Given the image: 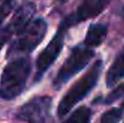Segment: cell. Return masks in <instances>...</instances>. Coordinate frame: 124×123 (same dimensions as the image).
Masks as SVG:
<instances>
[{
	"label": "cell",
	"mask_w": 124,
	"mask_h": 123,
	"mask_svg": "<svg viewBox=\"0 0 124 123\" xmlns=\"http://www.w3.org/2000/svg\"><path fill=\"white\" fill-rule=\"evenodd\" d=\"M30 70L31 65L28 57L18 56L8 62L4 68L0 80V98L12 100L18 97L25 88Z\"/></svg>",
	"instance_id": "obj_1"
},
{
	"label": "cell",
	"mask_w": 124,
	"mask_h": 123,
	"mask_svg": "<svg viewBox=\"0 0 124 123\" xmlns=\"http://www.w3.org/2000/svg\"><path fill=\"white\" fill-rule=\"evenodd\" d=\"M101 70H102V60L98 59L92 65V68L66 92V94L59 101L57 110V114L60 118L65 117L77 103H80L89 94V92H92V89L95 87L100 77Z\"/></svg>",
	"instance_id": "obj_2"
},
{
	"label": "cell",
	"mask_w": 124,
	"mask_h": 123,
	"mask_svg": "<svg viewBox=\"0 0 124 123\" xmlns=\"http://www.w3.org/2000/svg\"><path fill=\"white\" fill-rule=\"evenodd\" d=\"M47 33V23L43 18L31 19L18 34H16L15 40L12 41L7 57L12 56H27L33 52L43 40Z\"/></svg>",
	"instance_id": "obj_3"
},
{
	"label": "cell",
	"mask_w": 124,
	"mask_h": 123,
	"mask_svg": "<svg viewBox=\"0 0 124 123\" xmlns=\"http://www.w3.org/2000/svg\"><path fill=\"white\" fill-rule=\"evenodd\" d=\"M94 51L92 47L83 45H77L75 46L68 59L64 62L59 71L57 73L54 80H53V88L54 89H60L62 86H64L71 77H74L77 73H80L83 68L90 62V59L94 57Z\"/></svg>",
	"instance_id": "obj_4"
},
{
	"label": "cell",
	"mask_w": 124,
	"mask_h": 123,
	"mask_svg": "<svg viewBox=\"0 0 124 123\" xmlns=\"http://www.w3.org/2000/svg\"><path fill=\"white\" fill-rule=\"evenodd\" d=\"M68 28L63 27L59 24V29L53 36V39L49 41V43L45 47V49L39 54L36 59V73H35V79L34 82L40 81L43 74L49 69V66L55 62L58 58L59 53L63 49L64 46V40H65V34H66Z\"/></svg>",
	"instance_id": "obj_5"
},
{
	"label": "cell",
	"mask_w": 124,
	"mask_h": 123,
	"mask_svg": "<svg viewBox=\"0 0 124 123\" xmlns=\"http://www.w3.org/2000/svg\"><path fill=\"white\" fill-rule=\"evenodd\" d=\"M52 98L48 95H39L27 101L16 112V120L22 122L40 123L45 122L49 115Z\"/></svg>",
	"instance_id": "obj_6"
},
{
	"label": "cell",
	"mask_w": 124,
	"mask_h": 123,
	"mask_svg": "<svg viewBox=\"0 0 124 123\" xmlns=\"http://www.w3.org/2000/svg\"><path fill=\"white\" fill-rule=\"evenodd\" d=\"M110 1L111 0H83L78 5V7L76 8V11L70 13L60 23V25L69 29L70 27L82 23L89 18H94V17L99 16L106 8V6L110 4Z\"/></svg>",
	"instance_id": "obj_7"
},
{
	"label": "cell",
	"mask_w": 124,
	"mask_h": 123,
	"mask_svg": "<svg viewBox=\"0 0 124 123\" xmlns=\"http://www.w3.org/2000/svg\"><path fill=\"white\" fill-rule=\"evenodd\" d=\"M35 13V4L34 2H27L22 5L13 15L12 19L8 22L7 27L10 28L12 35L18 34L31 19Z\"/></svg>",
	"instance_id": "obj_8"
},
{
	"label": "cell",
	"mask_w": 124,
	"mask_h": 123,
	"mask_svg": "<svg viewBox=\"0 0 124 123\" xmlns=\"http://www.w3.org/2000/svg\"><path fill=\"white\" fill-rule=\"evenodd\" d=\"M124 79V47L115 58L106 75V86L113 87L118 81Z\"/></svg>",
	"instance_id": "obj_9"
},
{
	"label": "cell",
	"mask_w": 124,
	"mask_h": 123,
	"mask_svg": "<svg viewBox=\"0 0 124 123\" xmlns=\"http://www.w3.org/2000/svg\"><path fill=\"white\" fill-rule=\"evenodd\" d=\"M107 35V27L105 24H92L85 34L84 45L88 47H98L100 46Z\"/></svg>",
	"instance_id": "obj_10"
},
{
	"label": "cell",
	"mask_w": 124,
	"mask_h": 123,
	"mask_svg": "<svg viewBox=\"0 0 124 123\" xmlns=\"http://www.w3.org/2000/svg\"><path fill=\"white\" fill-rule=\"evenodd\" d=\"M92 118V110L87 106H81L76 109L70 117H68V122H78V123H88Z\"/></svg>",
	"instance_id": "obj_11"
},
{
	"label": "cell",
	"mask_w": 124,
	"mask_h": 123,
	"mask_svg": "<svg viewBox=\"0 0 124 123\" xmlns=\"http://www.w3.org/2000/svg\"><path fill=\"white\" fill-rule=\"evenodd\" d=\"M123 118V111L122 109H111L102 114L100 117V121L102 123H116L119 122Z\"/></svg>",
	"instance_id": "obj_12"
},
{
	"label": "cell",
	"mask_w": 124,
	"mask_h": 123,
	"mask_svg": "<svg viewBox=\"0 0 124 123\" xmlns=\"http://www.w3.org/2000/svg\"><path fill=\"white\" fill-rule=\"evenodd\" d=\"M17 0H0V25L15 8Z\"/></svg>",
	"instance_id": "obj_13"
},
{
	"label": "cell",
	"mask_w": 124,
	"mask_h": 123,
	"mask_svg": "<svg viewBox=\"0 0 124 123\" xmlns=\"http://www.w3.org/2000/svg\"><path fill=\"white\" fill-rule=\"evenodd\" d=\"M124 97V83L122 84H119V86H117L111 93H108V95L104 99V104H106V105H108V104H113L115 101H117L118 99H121V98H123Z\"/></svg>",
	"instance_id": "obj_14"
},
{
	"label": "cell",
	"mask_w": 124,
	"mask_h": 123,
	"mask_svg": "<svg viewBox=\"0 0 124 123\" xmlns=\"http://www.w3.org/2000/svg\"><path fill=\"white\" fill-rule=\"evenodd\" d=\"M11 36H13V35H12V33H11L10 28L7 27V24H6L4 28H0V51H1L2 46L10 40V38H11Z\"/></svg>",
	"instance_id": "obj_15"
},
{
	"label": "cell",
	"mask_w": 124,
	"mask_h": 123,
	"mask_svg": "<svg viewBox=\"0 0 124 123\" xmlns=\"http://www.w3.org/2000/svg\"><path fill=\"white\" fill-rule=\"evenodd\" d=\"M57 1H58V2H62V4H63V2H65V1H68V0H57Z\"/></svg>",
	"instance_id": "obj_16"
},
{
	"label": "cell",
	"mask_w": 124,
	"mask_h": 123,
	"mask_svg": "<svg viewBox=\"0 0 124 123\" xmlns=\"http://www.w3.org/2000/svg\"><path fill=\"white\" fill-rule=\"evenodd\" d=\"M122 109H124V101L122 103Z\"/></svg>",
	"instance_id": "obj_17"
}]
</instances>
